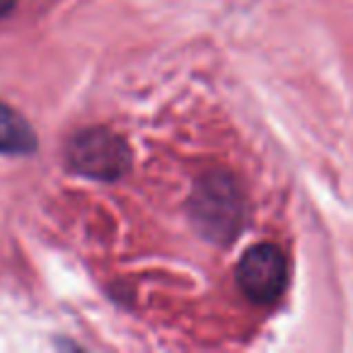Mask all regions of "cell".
Returning a JSON list of instances; mask_svg holds the SVG:
<instances>
[{
  "label": "cell",
  "instance_id": "obj_1",
  "mask_svg": "<svg viewBox=\"0 0 353 353\" xmlns=\"http://www.w3.org/2000/svg\"><path fill=\"white\" fill-rule=\"evenodd\" d=\"M192 216L196 228L216 242H228L242 221V196L228 174H208L194 189Z\"/></svg>",
  "mask_w": 353,
  "mask_h": 353
},
{
  "label": "cell",
  "instance_id": "obj_2",
  "mask_svg": "<svg viewBox=\"0 0 353 353\" xmlns=\"http://www.w3.org/2000/svg\"><path fill=\"white\" fill-rule=\"evenodd\" d=\"M68 160L92 179H119L131 165L128 145L107 128H88L70 141Z\"/></svg>",
  "mask_w": 353,
  "mask_h": 353
},
{
  "label": "cell",
  "instance_id": "obj_3",
  "mask_svg": "<svg viewBox=\"0 0 353 353\" xmlns=\"http://www.w3.org/2000/svg\"><path fill=\"white\" fill-rule=\"evenodd\" d=\"M288 283V264L279 247L256 245L237 264V285L256 305L279 300Z\"/></svg>",
  "mask_w": 353,
  "mask_h": 353
},
{
  "label": "cell",
  "instance_id": "obj_4",
  "mask_svg": "<svg viewBox=\"0 0 353 353\" xmlns=\"http://www.w3.org/2000/svg\"><path fill=\"white\" fill-rule=\"evenodd\" d=\"M37 148V136L32 126L15 112V109L0 104V152H32Z\"/></svg>",
  "mask_w": 353,
  "mask_h": 353
},
{
  "label": "cell",
  "instance_id": "obj_5",
  "mask_svg": "<svg viewBox=\"0 0 353 353\" xmlns=\"http://www.w3.org/2000/svg\"><path fill=\"white\" fill-rule=\"evenodd\" d=\"M15 3H17V0H0V20H3V17H6L12 8H15Z\"/></svg>",
  "mask_w": 353,
  "mask_h": 353
}]
</instances>
